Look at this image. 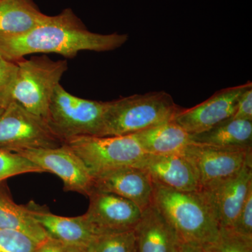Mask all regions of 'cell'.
<instances>
[{"mask_svg": "<svg viewBox=\"0 0 252 252\" xmlns=\"http://www.w3.org/2000/svg\"><path fill=\"white\" fill-rule=\"evenodd\" d=\"M128 39L126 34H102L89 31L74 14L67 9L46 22L19 35L0 34V56L17 62L24 56L34 54H58L73 58L83 51H113Z\"/></svg>", "mask_w": 252, "mask_h": 252, "instance_id": "obj_1", "label": "cell"}, {"mask_svg": "<svg viewBox=\"0 0 252 252\" xmlns=\"http://www.w3.org/2000/svg\"><path fill=\"white\" fill-rule=\"evenodd\" d=\"M153 203L175 228L182 243L208 248L220 226L200 190L177 191L154 185Z\"/></svg>", "mask_w": 252, "mask_h": 252, "instance_id": "obj_2", "label": "cell"}, {"mask_svg": "<svg viewBox=\"0 0 252 252\" xmlns=\"http://www.w3.org/2000/svg\"><path fill=\"white\" fill-rule=\"evenodd\" d=\"M182 109L163 91L105 102L100 137L132 135L172 122Z\"/></svg>", "mask_w": 252, "mask_h": 252, "instance_id": "obj_3", "label": "cell"}, {"mask_svg": "<svg viewBox=\"0 0 252 252\" xmlns=\"http://www.w3.org/2000/svg\"><path fill=\"white\" fill-rule=\"evenodd\" d=\"M16 63L18 72L13 100L47 122L51 97L67 70V61H53L48 56H41Z\"/></svg>", "mask_w": 252, "mask_h": 252, "instance_id": "obj_4", "label": "cell"}, {"mask_svg": "<svg viewBox=\"0 0 252 252\" xmlns=\"http://www.w3.org/2000/svg\"><path fill=\"white\" fill-rule=\"evenodd\" d=\"M105 102L73 95L59 84L51 97L47 122L64 143L76 137H100Z\"/></svg>", "mask_w": 252, "mask_h": 252, "instance_id": "obj_5", "label": "cell"}, {"mask_svg": "<svg viewBox=\"0 0 252 252\" xmlns=\"http://www.w3.org/2000/svg\"><path fill=\"white\" fill-rule=\"evenodd\" d=\"M45 119L12 100L0 116V149L18 153L64 144Z\"/></svg>", "mask_w": 252, "mask_h": 252, "instance_id": "obj_6", "label": "cell"}, {"mask_svg": "<svg viewBox=\"0 0 252 252\" xmlns=\"http://www.w3.org/2000/svg\"><path fill=\"white\" fill-rule=\"evenodd\" d=\"M65 143L80 157L92 176L117 167L133 166L146 154L133 134L84 136Z\"/></svg>", "mask_w": 252, "mask_h": 252, "instance_id": "obj_7", "label": "cell"}, {"mask_svg": "<svg viewBox=\"0 0 252 252\" xmlns=\"http://www.w3.org/2000/svg\"><path fill=\"white\" fill-rule=\"evenodd\" d=\"M45 172L63 181L64 191L89 196L94 190V177L85 163L67 144L56 148L28 149L18 152Z\"/></svg>", "mask_w": 252, "mask_h": 252, "instance_id": "obj_8", "label": "cell"}, {"mask_svg": "<svg viewBox=\"0 0 252 252\" xmlns=\"http://www.w3.org/2000/svg\"><path fill=\"white\" fill-rule=\"evenodd\" d=\"M252 189V154L241 170L206 189L199 190L220 228H233L239 212Z\"/></svg>", "mask_w": 252, "mask_h": 252, "instance_id": "obj_9", "label": "cell"}, {"mask_svg": "<svg viewBox=\"0 0 252 252\" xmlns=\"http://www.w3.org/2000/svg\"><path fill=\"white\" fill-rule=\"evenodd\" d=\"M181 153L193 165L201 190L240 171L252 149L220 148L191 142Z\"/></svg>", "mask_w": 252, "mask_h": 252, "instance_id": "obj_10", "label": "cell"}, {"mask_svg": "<svg viewBox=\"0 0 252 252\" xmlns=\"http://www.w3.org/2000/svg\"><path fill=\"white\" fill-rule=\"evenodd\" d=\"M84 214L95 235L135 229L142 210L135 203L116 194L94 190Z\"/></svg>", "mask_w": 252, "mask_h": 252, "instance_id": "obj_11", "label": "cell"}, {"mask_svg": "<svg viewBox=\"0 0 252 252\" xmlns=\"http://www.w3.org/2000/svg\"><path fill=\"white\" fill-rule=\"evenodd\" d=\"M251 81L217 91L202 103L189 109H182L173 122L189 134L195 135L205 132L220 123L233 117L239 98L248 88Z\"/></svg>", "mask_w": 252, "mask_h": 252, "instance_id": "obj_12", "label": "cell"}, {"mask_svg": "<svg viewBox=\"0 0 252 252\" xmlns=\"http://www.w3.org/2000/svg\"><path fill=\"white\" fill-rule=\"evenodd\" d=\"M133 166L147 172L154 185L177 191L200 190L196 171L182 153L145 154Z\"/></svg>", "mask_w": 252, "mask_h": 252, "instance_id": "obj_13", "label": "cell"}, {"mask_svg": "<svg viewBox=\"0 0 252 252\" xmlns=\"http://www.w3.org/2000/svg\"><path fill=\"white\" fill-rule=\"evenodd\" d=\"M93 177L94 190L116 194L135 203L142 211L153 203V183L147 172L138 167H117Z\"/></svg>", "mask_w": 252, "mask_h": 252, "instance_id": "obj_14", "label": "cell"}, {"mask_svg": "<svg viewBox=\"0 0 252 252\" xmlns=\"http://www.w3.org/2000/svg\"><path fill=\"white\" fill-rule=\"evenodd\" d=\"M27 206L49 238L68 247L86 250L95 235L84 215L65 217L54 215L34 202Z\"/></svg>", "mask_w": 252, "mask_h": 252, "instance_id": "obj_15", "label": "cell"}, {"mask_svg": "<svg viewBox=\"0 0 252 252\" xmlns=\"http://www.w3.org/2000/svg\"><path fill=\"white\" fill-rule=\"evenodd\" d=\"M137 252H179L177 232L153 203L142 211L135 229Z\"/></svg>", "mask_w": 252, "mask_h": 252, "instance_id": "obj_16", "label": "cell"}, {"mask_svg": "<svg viewBox=\"0 0 252 252\" xmlns=\"http://www.w3.org/2000/svg\"><path fill=\"white\" fill-rule=\"evenodd\" d=\"M191 142L228 149H252V121L226 119L205 132L190 135Z\"/></svg>", "mask_w": 252, "mask_h": 252, "instance_id": "obj_17", "label": "cell"}, {"mask_svg": "<svg viewBox=\"0 0 252 252\" xmlns=\"http://www.w3.org/2000/svg\"><path fill=\"white\" fill-rule=\"evenodd\" d=\"M32 0H0V34L19 35L46 22Z\"/></svg>", "mask_w": 252, "mask_h": 252, "instance_id": "obj_18", "label": "cell"}, {"mask_svg": "<svg viewBox=\"0 0 252 252\" xmlns=\"http://www.w3.org/2000/svg\"><path fill=\"white\" fill-rule=\"evenodd\" d=\"M133 135L146 154L181 153L191 143L188 132L173 121L149 127Z\"/></svg>", "mask_w": 252, "mask_h": 252, "instance_id": "obj_19", "label": "cell"}, {"mask_svg": "<svg viewBox=\"0 0 252 252\" xmlns=\"http://www.w3.org/2000/svg\"><path fill=\"white\" fill-rule=\"evenodd\" d=\"M0 229L21 232L41 244L49 239L27 205H19L0 187Z\"/></svg>", "mask_w": 252, "mask_h": 252, "instance_id": "obj_20", "label": "cell"}, {"mask_svg": "<svg viewBox=\"0 0 252 252\" xmlns=\"http://www.w3.org/2000/svg\"><path fill=\"white\" fill-rule=\"evenodd\" d=\"M86 252H135V230L97 235L89 244Z\"/></svg>", "mask_w": 252, "mask_h": 252, "instance_id": "obj_21", "label": "cell"}, {"mask_svg": "<svg viewBox=\"0 0 252 252\" xmlns=\"http://www.w3.org/2000/svg\"><path fill=\"white\" fill-rule=\"evenodd\" d=\"M32 172L44 171L19 154L0 149V182L14 176Z\"/></svg>", "mask_w": 252, "mask_h": 252, "instance_id": "obj_22", "label": "cell"}, {"mask_svg": "<svg viewBox=\"0 0 252 252\" xmlns=\"http://www.w3.org/2000/svg\"><path fill=\"white\" fill-rule=\"evenodd\" d=\"M207 249L210 252H252V238L230 228H220L218 238Z\"/></svg>", "mask_w": 252, "mask_h": 252, "instance_id": "obj_23", "label": "cell"}, {"mask_svg": "<svg viewBox=\"0 0 252 252\" xmlns=\"http://www.w3.org/2000/svg\"><path fill=\"white\" fill-rule=\"evenodd\" d=\"M39 245L21 232L0 229V252H35Z\"/></svg>", "mask_w": 252, "mask_h": 252, "instance_id": "obj_24", "label": "cell"}, {"mask_svg": "<svg viewBox=\"0 0 252 252\" xmlns=\"http://www.w3.org/2000/svg\"><path fill=\"white\" fill-rule=\"evenodd\" d=\"M17 72L16 62L0 56V107L3 108L13 100V89Z\"/></svg>", "mask_w": 252, "mask_h": 252, "instance_id": "obj_25", "label": "cell"}, {"mask_svg": "<svg viewBox=\"0 0 252 252\" xmlns=\"http://www.w3.org/2000/svg\"><path fill=\"white\" fill-rule=\"evenodd\" d=\"M232 229L252 238V189L249 192Z\"/></svg>", "mask_w": 252, "mask_h": 252, "instance_id": "obj_26", "label": "cell"}, {"mask_svg": "<svg viewBox=\"0 0 252 252\" xmlns=\"http://www.w3.org/2000/svg\"><path fill=\"white\" fill-rule=\"evenodd\" d=\"M233 119L252 121V86L248 88L239 98Z\"/></svg>", "mask_w": 252, "mask_h": 252, "instance_id": "obj_27", "label": "cell"}, {"mask_svg": "<svg viewBox=\"0 0 252 252\" xmlns=\"http://www.w3.org/2000/svg\"><path fill=\"white\" fill-rule=\"evenodd\" d=\"M65 245L49 238L38 246L35 252H65Z\"/></svg>", "mask_w": 252, "mask_h": 252, "instance_id": "obj_28", "label": "cell"}, {"mask_svg": "<svg viewBox=\"0 0 252 252\" xmlns=\"http://www.w3.org/2000/svg\"><path fill=\"white\" fill-rule=\"evenodd\" d=\"M179 252H210L208 249L190 244L182 243Z\"/></svg>", "mask_w": 252, "mask_h": 252, "instance_id": "obj_29", "label": "cell"}, {"mask_svg": "<svg viewBox=\"0 0 252 252\" xmlns=\"http://www.w3.org/2000/svg\"><path fill=\"white\" fill-rule=\"evenodd\" d=\"M65 252H86V251L84 249L66 246Z\"/></svg>", "mask_w": 252, "mask_h": 252, "instance_id": "obj_30", "label": "cell"}, {"mask_svg": "<svg viewBox=\"0 0 252 252\" xmlns=\"http://www.w3.org/2000/svg\"><path fill=\"white\" fill-rule=\"evenodd\" d=\"M4 108H3V107H0V116L1 115V114H2L3 112H4Z\"/></svg>", "mask_w": 252, "mask_h": 252, "instance_id": "obj_31", "label": "cell"}, {"mask_svg": "<svg viewBox=\"0 0 252 252\" xmlns=\"http://www.w3.org/2000/svg\"><path fill=\"white\" fill-rule=\"evenodd\" d=\"M135 252H137V251H136Z\"/></svg>", "mask_w": 252, "mask_h": 252, "instance_id": "obj_32", "label": "cell"}]
</instances>
